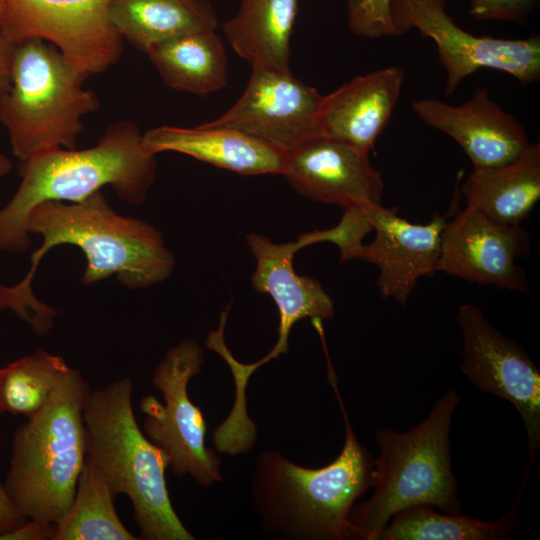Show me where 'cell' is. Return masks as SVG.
I'll return each instance as SVG.
<instances>
[{
  "instance_id": "6da1fadb",
  "label": "cell",
  "mask_w": 540,
  "mask_h": 540,
  "mask_svg": "<svg viewBox=\"0 0 540 540\" xmlns=\"http://www.w3.org/2000/svg\"><path fill=\"white\" fill-rule=\"evenodd\" d=\"M328 380L345 424V442L337 458L320 468L299 466L277 451L256 459L252 499L262 528L298 540L353 539L349 522L356 500L371 487L374 459L360 444L328 362Z\"/></svg>"
},
{
  "instance_id": "7a4b0ae2",
  "label": "cell",
  "mask_w": 540,
  "mask_h": 540,
  "mask_svg": "<svg viewBox=\"0 0 540 540\" xmlns=\"http://www.w3.org/2000/svg\"><path fill=\"white\" fill-rule=\"evenodd\" d=\"M142 135L134 121L120 120L92 147L51 149L20 162L21 183L0 210V249H29L30 214L45 202H79L105 186L127 203L144 202L156 179V155L146 151Z\"/></svg>"
},
{
  "instance_id": "3957f363",
  "label": "cell",
  "mask_w": 540,
  "mask_h": 540,
  "mask_svg": "<svg viewBox=\"0 0 540 540\" xmlns=\"http://www.w3.org/2000/svg\"><path fill=\"white\" fill-rule=\"evenodd\" d=\"M133 382L124 377L90 391L83 410L86 458L113 496H127L143 540H193L167 489L168 461L141 431L132 406Z\"/></svg>"
},
{
  "instance_id": "277c9868",
  "label": "cell",
  "mask_w": 540,
  "mask_h": 540,
  "mask_svg": "<svg viewBox=\"0 0 540 540\" xmlns=\"http://www.w3.org/2000/svg\"><path fill=\"white\" fill-rule=\"evenodd\" d=\"M28 231L42 237L25 276L30 281L42 258L63 244L85 254V286L115 276L129 289L147 288L167 279L175 266L162 234L145 221L118 214L101 191L79 202L38 205L30 214Z\"/></svg>"
},
{
  "instance_id": "5b68a950",
  "label": "cell",
  "mask_w": 540,
  "mask_h": 540,
  "mask_svg": "<svg viewBox=\"0 0 540 540\" xmlns=\"http://www.w3.org/2000/svg\"><path fill=\"white\" fill-rule=\"evenodd\" d=\"M87 381L70 367L48 403L19 426L4 483L27 519L56 524L70 508L86 458Z\"/></svg>"
},
{
  "instance_id": "8992f818",
  "label": "cell",
  "mask_w": 540,
  "mask_h": 540,
  "mask_svg": "<svg viewBox=\"0 0 540 540\" xmlns=\"http://www.w3.org/2000/svg\"><path fill=\"white\" fill-rule=\"evenodd\" d=\"M459 401L457 391L448 390L411 430L384 428L375 432L380 453L371 472L374 492L350 511L353 539L376 540L395 513L415 505L460 513L449 442L451 420Z\"/></svg>"
},
{
  "instance_id": "52a82bcc",
  "label": "cell",
  "mask_w": 540,
  "mask_h": 540,
  "mask_svg": "<svg viewBox=\"0 0 540 540\" xmlns=\"http://www.w3.org/2000/svg\"><path fill=\"white\" fill-rule=\"evenodd\" d=\"M88 77L46 41L15 44L10 84L0 92V121L20 162L43 151L75 148L82 117L100 106L96 93L83 86Z\"/></svg>"
},
{
  "instance_id": "ba28073f",
  "label": "cell",
  "mask_w": 540,
  "mask_h": 540,
  "mask_svg": "<svg viewBox=\"0 0 540 540\" xmlns=\"http://www.w3.org/2000/svg\"><path fill=\"white\" fill-rule=\"evenodd\" d=\"M204 363V351L186 338L171 347L157 365L152 385L164 404L152 395L141 399L144 433L165 454L177 477L190 475L202 486L222 482L221 459L205 444L206 421L188 395L189 381Z\"/></svg>"
},
{
  "instance_id": "9c48e42d",
  "label": "cell",
  "mask_w": 540,
  "mask_h": 540,
  "mask_svg": "<svg viewBox=\"0 0 540 540\" xmlns=\"http://www.w3.org/2000/svg\"><path fill=\"white\" fill-rule=\"evenodd\" d=\"M393 21L402 35L411 29L430 38L446 72L444 93L453 95L479 69L514 77L522 86L540 79V37L504 39L477 36L458 26L446 11V0H390Z\"/></svg>"
},
{
  "instance_id": "30bf717a",
  "label": "cell",
  "mask_w": 540,
  "mask_h": 540,
  "mask_svg": "<svg viewBox=\"0 0 540 540\" xmlns=\"http://www.w3.org/2000/svg\"><path fill=\"white\" fill-rule=\"evenodd\" d=\"M109 5L110 0H1L0 34L14 44L46 41L91 76L112 67L123 53Z\"/></svg>"
},
{
  "instance_id": "8fae6325",
  "label": "cell",
  "mask_w": 540,
  "mask_h": 540,
  "mask_svg": "<svg viewBox=\"0 0 540 540\" xmlns=\"http://www.w3.org/2000/svg\"><path fill=\"white\" fill-rule=\"evenodd\" d=\"M456 322L463 374L480 391L513 404L524 421L529 453L518 502L540 448V372L525 349L495 328L477 305H460Z\"/></svg>"
},
{
  "instance_id": "7c38bea8",
  "label": "cell",
  "mask_w": 540,
  "mask_h": 540,
  "mask_svg": "<svg viewBox=\"0 0 540 540\" xmlns=\"http://www.w3.org/2000/svg\"><path fill=\"white\" fill-rule=\"evenodd\" d=\"M322 96L291 71L252 67L239 99L221 116L205 123L239 130L288 154L320 136Z\"/></svg>"
},
{
  "instance_id": "4fadbf2b",
  "label": "cell",
  "mask_w": 540,
  "mask_h": 540,
  "mask_svg": "<svg viewBox=\"0 0 540 540\" xmlns=\"http://www.w3.org/2000/svg\"><path fill=\"white\" fill-rule=\"evenodd\" d=\"M530 244L521 225L501 224L466 207L443 227L439 271L528 295L527 274L516 260L529 254Z\"/></svg>"
},
{
  "instance_id": "5bb4252c",
  "label": "cell",
  "mask_w": 540,
  "mask_h": 540,
  "mask_svg": "<svg viewBox=\"0 0 540 540\" xmlns=\"http://www.w3.org/2000/svg\"><path fill=\"white\" fill-rule=\"evenodd\" d=\"M398 207H369L375 237L362 244L354 259L379 269L376 286L384 299L407 304L422 277L439 271L441 234L447 216L433 215L426 224H415L398 215Z\"/></svg>"
},
{
  "instance_id": "9a60e30c",
  "label": "cell",
  "mask_w": 540,
  "mask_h": 540,
  "mask_svg": "<svg viewBox=\"0 0 540 540\" xmlns=\"http://www.w3.org/2000/svg\"><path fill=\"white\" fill-rule=\"evenodd\" d=\"M282 175L300 195L349 209L382 204L384 180L369 153L317 136L286 157Z\"/></svg>"
},
{
  "instance_id": "2e32d148",
  "label": "cell",
  "mask_w": 540,
  "mask_h": 540,
  "mask_svg": "<svg viewBox=\"0 0 540 540\" xmlns=\"http://www.w3.org/2000/svg\"><path fill=\"white\" fill-rule=\"evenodd\" d=\"M412 110L427 126L452 138L465 152L473 169L505 165L531 144L521 122L477 87L460 105L437 98H421Z\"/></svg>"
},
{
  "instance_id": "e0dca14e",
  "label": "cell",
  "mask_w": 540,
  "mask_h": 540,
  "mask_svg": "<svg viewBox=\"0 0 540 540\" xmlns=\"http://www.w3.org/2000/svg\"><path fill=\"white\" fill-rule=\"evenodd\" d=\"M245 238L256 260L252 286L271 296L279 311L278 339L267 355L249 364L254 372L288 351L289 334L296 322L304 318L332 319L335 307L317 279L299 275L294 269L295 253L306 247L300 236L294 242L280 244L257 233H248Z\"/></svg>"
},
{
  "instance_id": "ac0fdd59",
  "label": "cell",
  "mask_w": 540,
  "mask_h": 540,
  "mask_svg": "<svg viewBox=\"0 0 540 540\" xmlns=\"http://www.w3.org/2000/svg\"><path fill=\"white\" fill-rule=\"evenodd\" d=\"M404 79L402 67L389 66L354 77L322 96L320 136L369 153L389 123Z\"/></svg>"
},
{
  "instance_id": "d6986e66",
  "label": "cell",
  "mask_w": 540,
  "mask_h": 540,
  "mask_svg": "<svg viewBox=\"0 0 540 540\" xmlns=\"http://www.w3.org/2000/svg\"><path fill=\"white\" fill-rule=\"evenodd\" d=\"M151 154L178 152L242 175L283 173L287 154L252 135L206 123L195 127L159 126L142 135Z\"/></svg>"
},
{
  "instance_id": "ffe728a7",
  "label": "cell",
  "mask_w": 540,
  "mask_h": 540,
  "mask_svg": "<svg viewBox=\"0 0 540 540\" xmlns=\"http://www.w3.org/2000/svg\"><path fill=\"white\" fill-rule=\"evenodd\" d=\"M459 192L466 207L501 224L521 225L540 199V143L505 165L473 169Z\"/></svg>"
},
{
  "instance_id": "44dd1931",
  "label": "cell",
  "mask_w": 540,
  "mask_h": 540,
  "mask_svg": "<svg viewBox=\"0 0 540 540\" xmlns=\"http://www.w3.org/2000/svg\"><path fill=\"white\" fill-rule=\"evenodd\" d=\"M299 0H240L223 24L234 52L251 67L290 71V41Z\"/></svg>"
},
{
  "instance_id": "7402d4cb",
  "label": "cell",
  "mask_w": 540,
  "mask_h": 540,
  "mask_svg": "<svg viewBox=\"0 0 540 540\" xmlns=\"http://www.w3.org/2000/svg\"><path fill=\"white\" fill-rule=\"evenodd\" d=\"M109 11L123 40L144 53L157 43L218 26L209 0H110Z\"/></svg>"
},
{
  "instance_id": "603a6c76",
  "label": "cell",
  "mask_w": 540,
  "mask_h": 540,
  "mask_svg": "<svg viewBox=\"0 0 540 540\" xmlns=\"http://www.w3.org/2000/svg\"><path fill=\"white\" fill-rule=\"evenodd\" d=\"M145 54L171 89L204 96L227 85L226 49L216 30L168 39Z\"/></svg>"
},
{
  "instance_id": "cb8c5ba5",
  "label": "cell",
  "mask_w": 540,
  "mask_h": 540,
  "mask_svg": "<svg viewBox=\"0 0 540 540\" xmlns=\"http://www.w3.org/2000/svg\"><path fill=\"white\" fill-rule=\"evenodd\" d=\"M115 497L96 467L85 458L73 502L55 524L53 540H136L122 523Z\"/></svg>"
},
{
  "instance_id": "d4e9b609",
  "label": "cell",
  "mask_w": 540,
  "mask_h": 540,
  "mask_svg": "<svg viewBox=\"0 0 540 540\" xmlns=\"http://www.w3.org/2000/svg\"><path fill=\"white\" fill-rule=\"evenodd\" d=\"M514 509L500 519L485 521L460 513H438L429 505H415L395 513L376 540L503 539L513 528Z\"/></svg>"
},
{
  "instance_id": "484cf974",
  "label": "cell",
  "mask_w": 540,
  "mask_h": 540,
  "mask_svg": "<svg viewBox=\"0 0 540 540\" xmlns=\"http://www.w3.org/2000/svg\"><path fill=\"white\" fill-rule=\"evenodd\" d=\"M70 369L63 357L38 349L0 368V406L3 412L37 414Z\"/></svg>"
},
{
  "instance_id": "4316f807",
  "label": "cell",
  "mask_w": 540,
  "mask_h": 540,
  "mask_svg": "<svg viewBox=\"0 0 540 540\" xmlns=\"http://www.w3.org/2000/svg\"><path fill=\"white\" fill-rule=\"evenodd\" d=\"M370 206L345 209L340 222L335 227L306 232L300 236L306 246L325 241L334 243L340 250L341 262L354 259L357 250L363 244L364 237L373 231L369 217Z\"/></svg>"
},
{
  "instance_id": "83f0119b",
  "label": "cell",
  "mask_w": 540,
  "mask_h": 540,
  "mask_svg": "<svg viewBox=\"0 0 540 540\" xmlns=\"http://www.w3.org/2000/svg\"><path fill=\"white\" fill-rule=\"evenodd\" d=\"M11 310L40 336L45 335L54 325L57 311L40 301L32 290V283L22 279L14 286L0 282V312Z\"/></svg>"
},
{
  "instance_id": "f1b7e54d",
  "label": "cell",
  "mask_w": 540,
  "mask_h": 540,
  "mask_svg": "<svg viewBox=\"0 0 540 540\" xmlns=\"http://www.w3.org/2000/svg\"><path fill=\"white\" fill-rule=\"evenodd\" d=\"M347 7L353 34L365 38L402 35L393 21L390 0H348Z\"/></svg>"
},
{
  "instance_id": "f546056e",
  "label": "cell",
  "mask_w": 540,
  "mask_h": 540,
  "mask_svg": "<svg viewBox=\"0 0 540 540\" xmlns=\"http://www.w3.org/2000/svg\"><path fill=\"white\" fill-rule=\"evenodd\" d=\"M539 0H470L476 21L524 22Z\"/></svg>"
},
{
  "instance_id": "4dcf8cb0",
  "label": "cell",
  "mask_w": 540,
  "mask_h": 540,
  "mask_svg": "<svg viewBox=\"0 0 540 540\" xmlns=\"http://www.w3.org/2000/svg\"><path fill=\"white\" fill-rule=\"evenodd\" d=\"M55 524L27 519L17 528L0 535V540H53Z\"/></svg>"
},
{
  "instance_id": "1f68e13d",
  "label": "cell",
  "mask_w": 540,
  "mask_h": 540,
  "mask_svg": "<svg viewBox=\"0 0 540 540\" xmlns=\"http://www.w3.org/2000/svg\"><path fill=\"white\" fill-rule=\"evenodd\" d=\"M26 520L27 518L16 508L6 492L4 484L0 481V535L17 528Z\"/></svg>"
},
{
  "instance_id": "d6a6232c",
  "label": "cell",
  "mask_w": 540,
  "mask_h": 540,
  "mask_svg": "<svg viewBox=\"0 0 540 540\" xmlns=\"http://www.w3.org/2000/svg\"><path fill=\"white\" fill-rule=\"evenodd\" d=\"M14 49L15 44L0 34V92L10 84Z\"/></svg>"
},
{
  "instance_id": "836d02e7",
  "label": "cell",
  "mask_w": 540,
  "mask_h": 540,
  "mask_svg": "<svg viewBox=\"0 0 540 540\" xmlns=\"http://www.w3.org/2000/svg\"><path fill=\"white\" fill-rule=\"evenodd\" d=\"M12 168V161L6 155L0 153V178L8 175Z\"/></svg>"
},
{
  "instance_id": "e575fe53",
  "label": "cell",
  "mask_w": 540,
  "mask_h": 540,
  "mask_svg": "<svg viewBox=\"0 0 540 540\" xmlns=\"http://www.w3.org/2000/svg\"><path fill=\"white\" fill-rule=\"evenodd\" d=\"M2 413H3V410H2V408H1V406H0V415H1Z\"/></svg>"
},
{
  "instance_id": "d590c367",
  "label": "cell",
  "mask_w": 540,
  "mask_h": 540,
  "mask_svg": "<svg viewBox=\"0 0 540 540\" xmlns=\"http://www.w3.org/2000/svg\"><path fill=\"white\" fill-rule=\"evenodd\" d=\"M0 2H1V0H0Z\"/></svg>"
}]
</instances>
